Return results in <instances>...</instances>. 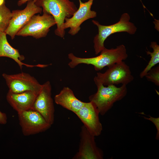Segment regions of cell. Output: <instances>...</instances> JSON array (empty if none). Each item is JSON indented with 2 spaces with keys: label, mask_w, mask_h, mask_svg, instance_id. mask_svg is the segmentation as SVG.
<instances>
[{
  "label": "cell",
  "mask_w": 159,
  "mask_h": 159,
  "mask_svg": "<svg viewBox=\"0 0 159 159\" xmlns=\"http://www.w3.org/2000/svg\"><path fill=\"white\" fill-rule=\"evenodd\" d=\"M128 57L125 47L123 44L115 48L108 49L105 48L100 55L91 58H81L75 56L72 53L68 54L71 60L68 64L69 67L73 68L81 64L93 65L96 71L101 70L105 67H108L115 63L126 59Z\"/></svg>",
  "instance_id": "6da1fadb"
},
{
  "label": "cell",
  "mask_w": 159,
  "mask_h": 159,
  "mask_svg": "<svg viewBox=\"0 0 159 159\" xmlns=\"http://www.w3.org/2000/svg\"><path fill=\"white\" fill-rule=\"evenodd\" d=\"M35 3L42 8L43 12L53 16L57 26L55 34L63 38L65 34L63 28L65 19L71 17L78 9L74 3L69 0H38Z\"/></svg>",
  "instance_id": "7a4b0ae2"
},
{
  "label": "cell",
  "mask_w": 159,
  "mask_h": 159,
  "mask_svg": "<svg viewBox=\"0 0 159 159\" xmlns=\"http://www.w3.org/2000/svg\"><path fill=\"white\" fill-rule=\"evenodd\" d=\"M95 84L97 91L90 96L89 98L102 115H104L111 108L115 102L122 99L127 93V87L125 85L117 87L114 85L105 87L100 83Z\"/></svg>",
  "instance_id": "3957f363"
},
{
  "label": "cell",
  "mask_w": 159,
  "mask_h": 159,
  "mask_svg": "<svg viewBox=\"0 0 159 159\" xmlns=\"http://www.w3.org/2000/svg\"><path fill=\"white\" fill-rule=\"evenodd\" d=\"M130 19L128 14L124 13L118 22L110 25H102L96 21H92L93 24L97 26L98 30V34L94 37L93 40L95 54H98L105 48L104 42L112 34L122 32H126L130 34H135L137 28L133 23L130 21Z\"/></svg>",
  "instance_id": "277c9868"
},
{
  "label": "cell",
  "mask_w": 159,
  "mask_h": 159,
  "mask_svg": "<svg viewBox=\"0 0 159 159\" xmlns=\"http://www.w3.org/2000/svg\"><path fill=\"white\" fill-rule=\"evenodd\" d=\"M129 67L123 61L117 62L108 67L104 73L98 72L94 79L95 83L104 86L127 85L134 79Z\"/></svg>",
  "instance_id": "5b68a950"
},
{
  "label": "cell",
  "mask_w": 159,
  "mask_h": 159,
  "mask_svg": "<svg viewBox=\"0 0 159 159\" xmlns=\"http://www.w3.org/2000/svg\"><path fill=\"white\" fill-rule=\"evenodd\" d=\"M56 24L52 15L43 12L42 15H33L27 23L17 33L16 35L32 36L38 39L46 36L52 26Z\"/></svg>",
  "instance_id": "8992f818"
},
{
  "label": "cell",
  "mask_w": 159,
  "mask_h": 159,
  "mask_svg": "<svg viewBox=\"0 0 159 159\" xmlns=\"http://www.w3.org/2000/svg\"><path fill=\"white\" fill-rule=\"evenodd\" d=\"M18 114L22 132L25 136L44 132L51 126L39 112L32 109Z\"/></svg>",
  "instance_id": "52a82bcc"
},
{
  "label": "cell",
  "mask_w": 159,
  "mask_h": 159,
  "mask_svg": "<svg viewBox=\"0 0 159 159\" xmlns=\"http://www.w3.org/2000/svg\"><path fill=\"white\" fill-rule=\"evenodd\" d=\"M42 11V8L38 6L33 0L28 1L24 9L12 11V17L4 32L9 35L12 39H14L17 33L27 23L33 15L41 13Z\"/></svg>",
  "instance_id": "ba28073f"
},
{
  "label": "cell",
  "mask_w": 159,
  "mask_h": 159,
  "mask_svg": "<svg viewBox=\"0 0 159 159\" xmlns=\"http://www.w3.org/2000/svg\"><path fill=\"white\" fill-rule=\"evenodd\" d=\"M9 90L14 93L32 91L39 92L42 87L36 79L28 73L21 72L15 74L2 75Z\"/></svg>",
  "instance_id": "9c48e42d"
},
{
  "label": "cell",
  "mask_w": 159,
  "mask_h": 159,
  "mask_svg": "<svg viewBox=\"0 0 159 159\" xmlns=\"http://www.w3.org/2000/svg\"><path fill=\"white\" fill-rule=\"evenodd\" d=\"M32 109L39 112L51 125L53 124L54 108L52 97V86L49 81L42 84V89L36 98Z\"/></svg>",
  "instance_id": "30bf717a"
},
{
  "label": "cell",
  "mask_w": 159,
  "mask_h": 159,
  "mask_svg": "<svg viewBox=\"0 0 159 159\" xmlns=\"http://www.w3.org/2000/svg\"><path fill=\"white\" fill-rule=\"evenodd\" d=\"M80 140L78 151L73 159H102V150L97 145L95 136L91 134L85 127H81Z\"/></svg>",
  "instance_id": "8fae6325"
},
{
  "label": "cell",
  "mask_w": 159,
  "mask_h": 159,
  "mask_svg": "<svg viewBox=\"0 0 159 159\" xmlns=\"http://www.w3.org/2000/svg\"><path fill=\"white\" fill-rule=\"evenodd\" d=\"M75 114L91 134L95 137L101 135L102 130V126L99 119L100 113L92 103L90 102H85Z\"/></svg>",
  "instance_id": "7c38bea8"
},
{
  "label": "cell",
  "mask_w": 159,
  "mask_h": 159,
  "mask_svg": "<svg viewBox=\"0 0 159 159\" xmlns=\"http://www.w3.org/2000/svg\"><path fill=\"white\" fill-rule=\"evenodd\" d=\"M94 0H89L85 2L79 0V7L73 16L66 18L63 25L64 29L69 28L68 33L72 35L77 34L80 29V25L86 20L97 16V13L91 10Z\"/></svg>",
  "instance_id": "4fadbf2b"
},
{
  "label": "cell",
  "mask_w": 159,
  "mask_h": 159,
  "mask_svg": "<svg viewBox=\"0 0 159 159\" xmlns=\"http://www.w3.org/2000/svg\"><path fill=\"white\" fill-rule=\"evenodd\" d=\"M39 92L28 91L14 93L9 90L6 100L17 113L32 109L36 98Z\"/></svg>",
  "instance_id": "5bb4252c"
},
{
  "label": "cell",
  "mask_w": 159,
  "mask_h": 159,
  "mask_svg": "<svg viewBox=\"0 0 159 159\" xmlns=\"http://www.w3.org/2000/svg\"><path fill=\"white\" fill-rule=\"evenodd\" d=\"M4 32H0V57H6L12 59L18 64L21 69L23 65L28 67H38L44 68L47 65L38 64L32 65L22 62L21 61L25 59V57L21 55L18 50L13 47L8 42Z\"/></svg>",
  "instance_id": "9a60e30c"
},
{
  "label": "cell",
  "mask_w": 159,
  "mask_h": 159,
  "mask_svg": "<svg viewBox=\"0 0 159 159\" xmlns=\"http://www.w3.org/2000/svg\"><path fill=\"white\" fill-rule=\"evenodd\" d=\"M54 100L57 105L74 113L77 112L85 103L77 98L72 90L67 87H64L59 94L55 95Z\"/></svg>",
  "instance_id": "2e32d148"
},
{
  "label": "cell",
  "mask_w": 159,
  "mask_h": 159,
  "mask_svg": "<svg viewBox=\"0 0 159 159\" xmlns=\"http://www.w3.org/2000/svg\"><path fill=\"white\" fill-rule=\"evenodd\" d=\"M150 47L153 49V51L152 52L146 51L147 54L150 55L151 58L148 65L140 73V76L141 78L144 77L152 68L159 63V45L156 42H152L151 43Z\"/></svg>",
  "instance_id": "e0dca14e"
},
{
  "label": "cell",
  "mask_w": 159,
  "mask_h": 159,
  "mask_svg": "<svg viewBox=\"0 0 159 159\" xmlns=\"http://www.w3.org/2000/svg\"><path fill=\"white\" fill-rule=\"evenodd\" d=\"M12 16V12L6 6L4 2L0 6V32H5Z\"/></svg>",
  "instance_id": "ac0fdd59"
},
{
  "label": "cell",
  "mask_w": 159,
  "mask_h": 159,
  "mask_svg": "<svg viewBox=\"0 0 159 159\" xmlns=\"http://www.w3.org/2000/svg\"><path fill=\"white\" fill-rule=\"evenodd\" d=\"M149 81L154 83L157 86H159V66L152 68L145 76Z\"/></svg>",
  "instance_id": "d6986e66"
},
{
  "label": "cell",
  "mask_w": 159,
  "mask_h": 159,
  "mask_svg": "<svg viewBox=\"0 0 159 159\" xmlns=\"http://www.w3.org/2000/svg\"><path fill=\"white\" fill-rule=\"evenodd\" d=\"M149 118L146 117H143L146 119L152 121L155 125L157 130V133L156 135L155 139L159 140V118H154L149 116Z\"/></svg>",
  "instance_id": "ffe728a7"
},
{
  "label": "cell",
  "mask_w": 159,
  "mask_h": 159,
  "mask_svg": "<svg viewBox=\"0 0 159 159\" xmlns=\"http://www.w3.org/2000/svg\"><path fill=\"white\" fill-rule=\"evenodd\" d=\"M7 122V117L6 114L0 110V124H5Z\"/></svg>",
  "instance_id": "44dd1931"
},
{
  "label": "cell",
  "mask_w": 159,
  "mask_h": 159,
  "mask_svg": "<svg viewBox=\"0 0 159 159\" xmlns=\"http://www.w3.org/2000/svg\"><path fill=\"white\" fill-rule=\"evenodd\" d=\"M30 0H19L17 2V5L19 6H21L22 5L24 4L28 1ZM33 1L36 3L38 0H33Z\"/></svg>",
  "instance_id": "7402d4cb"
},
{
  "label": "cell",
  "mask_w": 159,
  "mask_h": 159,
  "mask_svg": "<svg viewBox=\"0 0 159 159\" xmlns=\"http://www.w3.org/2000/svg\"><path fill=\"white\" fill-rule=\"evenodd\" d=\"M4 2V0H0V6L2 5Z\"/></svg>",
  "instance_id": "603a6c76"
}]
</instances>
